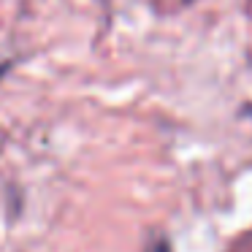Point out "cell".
I'll return each instance as SVG.
<instances>
[{
	"label": "cell",
	"instance_id": "obj_1",
	"mask_svg": "<svg viewBox=\"0 0 252 252\" xmlns=\"http://www.w3.org/2000/svg\"><path fill=\"white\" fill-rule=\"evenodd\" d=\"M147 252H171V244L165 239H155L152 244L147 247Z\"/></svg>",
	"mask_w": 252,
	"mask_h": 252
}]
</instances>
